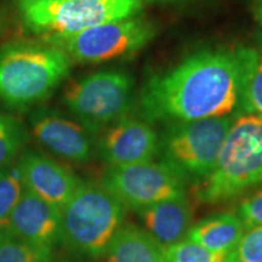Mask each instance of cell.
Listing matches in <instances>:
<instances>
[{
  "label": "cell",
  "mask_w": 262,
  "mask_h": 262,
  "mask_svg": "<svg viewBox=\"0 0 262 262\" xmlns=\"http://www.w3.org/2000/svg\"><path fill=\"white\" fill-rule=\"evenodd\" d=\"M258 58L255 49H208L150 77L140 107L147 122L179 123L232 116Z\"/></svg>",
  "instance_id": "6da1fadb"
},
{
  "label": "cell",
  "mask_w": 262,
  "mask_h": 262,
  "mask_svg": "<svg viewBox=\"0 0 262 262\" xmlns=\"http://www.w3.org/2000/svg\"><path fill=\"white\" fill-rule=\"evenodd\" d=\"M262 186V116L234 117L212 171L195 186V198L205 204L234 199Z\"/></svg>",
  "instance_id": "7a4b0ae2"
},
{
  "label": "cell",
  "mask_w": 262,
  "mask_h": 262,
  "mask_svg": "<svg viewBox=\"0 0 262 262\" xmlns=\"http://www.w3.org/2000/svg\"><path fill=\"white\" fill-rule=\"evenodd\" d=\"M72 60L45 42L15 41L0 49V102L26 108L47 100L68 75Z\"/></svg>",
  "instance_id": "3957f363"
},
{
  "label": "cell",
  "mask_w": 262,
  "mask_h": 262,
  "mask_svg": "<svg viewBox=\"0 0 262 262\" xmlns=\"http://www.w3.org/2000/svg\"><path fill=\"white\" fill-rule=\"evenodd\" d=\"M126 208L102 183L81 181L62 208L61 242L75 253L89 257L103 256Z\"/></svg>",
  "instance_id": "277c9868"
},
{
  "label": "cell",
  "mask_w": 262,
  "mask_h": 262,
  "mask_svg": "<svg viewBox=\"0 0 262 262\" xmlns=\"http://www.w3.org/2000/svg\"><path fill=\"white\" fill-rule=\"evenodd\" d=\"M22 21L38 34H67L139 14L142 0H17Z\"/></svg>",
  "instance_id": "5b68a950"
},
{
  "label": "cell",
  "mask_w": 262,
  "mask_h": 262,
  "mask_svg": "<svg viewBox=\"0 0 262 262\" xmlns=\"http://www.w3.org/2000/svg\"><path fill=\"white\" fill-rule=\"evenodd\" d=\"M233 119V116H225L169 124L159 139L162 162L186 181L199 182L214 169Z\"/></svg>",
  "instance_id": "8992f818"
},
{
  "label": "cell",
  "mask_w": 262,
  "mask_h": 262,
  "mask_svg": "<svg viewBox=\"0 0 262 262\" xmlns=\"http://www.w3.org/2000/svg\"><path fill=\"white\" fill-rule=\"evenodd\" d=\"M134 80L118 70L98 71L67 85L63 103L93 135L129 116Z\"/></svg>",
  "instance_id": "52a82bcc"
},
{
  "label": "cell",
  "mask_w": 262,
  "mask_h": 262,
  "mask_svg": "<svg viewBox=\"0 0 262 262\" xmlns=\"http://www.w3.org/2000/svg\"><path fill=\"white\" fill-rule=\"evenodd\" d=\"M155 34L153 24L135 15L80 32L44 35V41L60 49L71 60L98 63L129 56L146 47Z\"/></svg>",
  "instance_id": "ba28073f"
},
{
  "label": "cell",
  "mask_w": 262,
  "mask_h": 262,
  "mask_svg": "<svg viewBox=\"0 0 262 262\" xmlns=\"http://www.w3.org/2000/svg\"><path fill=\"white\" fill-rule=\"evenodd\" d=\"M102 185L126 209L135 211L186 195V180L166 163L153 160L129 166H108Z\"/></svg>",
  "instance_id": "9c48e42d"
},
{
  "label": "cell",
  "mask_w": 262,
  "mask_h": 262,
  "mask_svg": "<svg viewBox=\"0 0 262 262\" xmlns=\"http://www.w3.org/2000/svg\"><path fill=\"white\" fill-rule=\"evenodd\" d=\"M96 148L108 166L150 162L159 153V136L145 119L125 117L97 134Z\"/></svg>",
  "instance_id": "30bf717a"
},
{
  "label": "cell",
  "mask_w": 262,
  "mask_h": 262,
  "mask_svg": "<svg viewBox=\"0 0 262 262\" xmlns=\"http://www.w3.org/2000/svg\"><path fill=\"white\" fill-rule=\"evenodd\" d=\"M33 137L55 156L75 163L89 162L94 155L93 134L78 120L51 108L40 107L29 117Z\"/></svg>",
  "instance_id": "8fae6325"
},
{
  "label": "cell",
  "mask_w": 262,
  "mask_h": 262,
  "mask_svg": "<svg viewBox=\"0 0 262 262\" xmlns=\"http://www.w3.org/2000/svg\"><path fill=\"white\" fill-rule=\"evenodd\" d=\"M25 187L62 209L77 191L81 180L50 157L37 150H26L17 159Z\"/></svg>",
  "instance_id": "7c38bea8"
},
{
  "label": "cell",
  "mask_w": 262,
  "mask_h": 262,
  "mask_svg": "<svg viewBox=\"0 0 262 262\" xmlns=\"http://www.w3.org/2000/svg\"><path fill=\"white\" fill-rule=\"evenodd\" d=\"M62 209L25 187L8 229L29 243L52 249L61 242Z\"/></svg>",
  "instance_id": "4fadbf2b"
},
{
  "label": "cell",
  "mask_w": 262,
  "mask_h": 262,
  "mask_svg": "<svg viewBox=\"0 0 262 262\" xmlns=\"http://www.w3.org/2000/svg\"><path fill=\"white\" fill-rule=\"evenodd\" d=\"M137 214L146 231L165 248L187 238L193 226V211L186 195L147 206Z\"/></svg>",
  "instance_id": "5bb4252c"
},
{
  "label": "cell",
  "mask_w": 262,
  "mask_h": 262,
  "mask_svg": "<svg viewBox=\"0 0 262 262\" xmlns=\"http://www.w3.org/2000/svg\"><path fill=\"white\" fill-rule=\"evenodd\" d=\"M106 262H165V247L145 228L123 225L104 251Z\"/></svg>",
  "instance_id": "9a60e30c"
},
{
  "label": "cell",
  "mask_w": 262,
  "mask_h": 262,
  "mask_svg": "<svg viewBox=\"0 0 262 262\" xmlns=\"http://www.w3.org/2000/svg\"><path fill=\"white\" fill-rule=\"evenodd\" d=\"M245 232L238 215L224 212L209 216L193 225L187 239L215 253L229 254Z\"/></svg>",
  "instance_id": "2e32d148"
},
{
  "label": "cell",
  "mask_w": 262,
  "mask_h": 262,
  "mask_svg": "<svg viewBox=\"0 0 262 262\" xmlns=\"http://www.w3.org/2000/svg\"><path fill=\"white\" fill-rule=\"evenodd\" d=\"M52 249L24 241L10 229L0 231V262H52Z\"/></svg>",
  "instance_id": "e0dca14e"
},
{
  "label": "cell",
  "mask_w": 262,
  "mask_h": 262,
  "mask_svg": "<svg viewBox=\"0 0 262 262\" xmlns=\"http://www.w3.org/2000/svg\"><path fill=\"white\" fill-rule=\"evenodd\" d=\"M27 140L25 124L18 118L0 112V169L18 159Z\"/></svg>",
  "instance_id": "ac0fdd59"
},
{
  "label": "cell",
  "mask_w": 262,
  "mask_h": 262,
  "mask_svg": "<svg viewBox=\"0 0 262 262\" xmlns=\"http://www.w3.org/2000/svg\"><path fill=\"white\" fill-rule=\"evenodd\" d=\"M25 183L17 160L0 169V231L9 227L11 212L21 198Z\"/></svg>",
  "instance_id": "d6986e66"
},
{
  "label": "cell",
  "mask_w": 262,
  "mask_h": 262,
  "mask_svg": "<svg viewBox=\"0 0 262 262\" xmlns=\"http://www.w3.org/2000/svg\"><path fill=\"white\" fill-rule=\"evenodd\" d=\"M226 257L227 254L215 253L187 238L165 248V262H225Z\"/></svg>",
  "instance_id": "ffe728a7"
},
{
  "label": "cell",
  "mask_w": 262,
  "mask_h": 262,
  "mask_svg": "<svg viewBox=\"0 0 262 262\" xmlns=\"http://www.w3.org/2000/svg\"><path fill=\"white\" fill-rule=\"evenodd\" d=\"M225 262H262V226L245 229Z\"/></svg>",
  "instance_id": "44dd1931"
},
{
  "label": "cell",
  "mask_w": 262,
  "mask_h": 262,
  "mask_svg": "<svg viewBox=\"0 0 262 262\" xmlns=\"http://www.w3.org/2000/svg\"><path fill=\"white\" fill-rule=\"evenodd\" d=\"M239 107L243 113H255L262 116V52L258 54L253 73L245 85Z\"/></svg>",
  "instance_id": "7402d4cb"
},
{
  "label": "cell",
  "mask_w": 262,
  "mask_h": 262,
  "mask_svg": "<svg viewBox=\"0 0 262 262\" xmlns=\"http://www.w3.org/2000/svg\"><path fill=\"white\" fill-rule=\"evenodd\" d=\"M245 229L262 226V187L245 196L238 206V214Z\"/></svg>",
  "instance_id": "603a6c76"
},
{
  "label": "cell",
  "mask_w": 262,
  "mask_h": 262,
  "mask_svg": "<svg viewBox=\"0 0 262 262\" xmlns=\"http://www.w3.org/2000/svg\"><path fill=\"white\" fill-rule=\"evenodd\" d=\"M253 9H254L255 18L257 19V22L262 27V0H254Z\"/></svg>",
  "instance_id": "cb8c5ba5"
},
{
  "label": "cell",
  "mask_w": 262,
  "mask_h": 262,
  "mask_svg": "<svg viewBox=\"0 0 262 262\" xmlns=\"http://www.w3.org/2000/svg\"><path fill=\"white\" fill-rule=\"evenodd\" d=\"M143 3L148 2V3H156V2H170V0H142Z\"/></svg>",
  "instance_id": "d4e9b609"
}]
</instances>
